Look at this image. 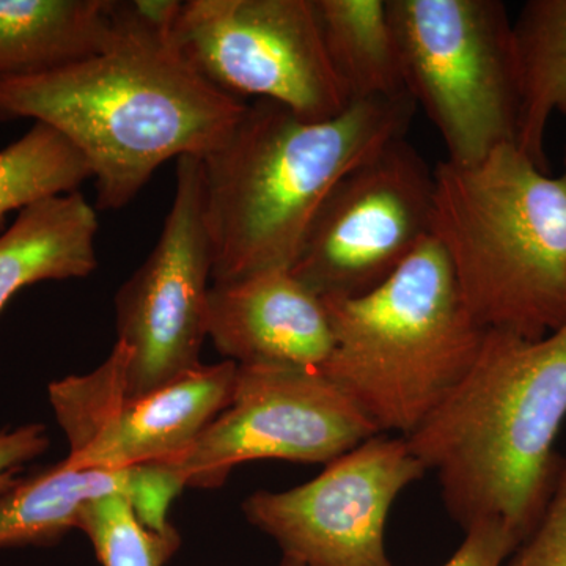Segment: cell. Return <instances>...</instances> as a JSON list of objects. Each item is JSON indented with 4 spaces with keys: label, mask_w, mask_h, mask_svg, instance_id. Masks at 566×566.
<instances>
[{
    "label": "cell",
    "mask_w": 566,
    "mask_h": 566,
    "mask_svg": "<svg viewBox=\"0 0 566 566\" xmlns=\"http://www.w3.org/2000/svg\"><path fill=\"white\" fill-rule=\"evenodd\" d=\"M118 40L98 54L32 76L0 81V122L29 118L81 151L96 208L122 210L170 159L203 158L245 109L114 0Z\"/></svg>",
    "instance_id": "cell-1"
},
{
    "label": "cell",
    "mask_w": 566,
    "mask_h": 566,
    "mask_svg": "<svg viewBox=\"0 0 566 566\" xmlns=\"http://www.w3.org/2000/svg\"><path fill=\"white\" fill-rule=\"evenodd\" d=\"M566 417V323L545 337L486 331L463 381L409 438L464 531L504 527L523 545L553 494Z\"/></svg>",
    "instance_id": "cell-2"
},
{
    "label": "cell",
    "mask_w": 566,
    "mask_h": 566,
    "mask_svg": "<svg viewBox=\"0 0 566 566\" xmlns=\"http://www.w3.org/2000/svg\"><path fill=\"white\" fill-rule=\"evenodd\" d=\"M411 96L354 102L307 120L255 99L218 147L200 158L211 283L292 270L308 227L335 185L408 133Z\"/></svg>",
    "instance_id": "cell-3"
},
{
    "label": "cell",
    "mask_w": 566,
    "mask_h": 566,
    "mask_svg": "<svg viewBox=\"0 0 566 566\" xmlns=\"http://www.w3.org/2000/svg\"><path fill=\"white\" fill-rule=\"evenodd\" d=\"M430 237L483 329L536 340L566 323V155L557 177L516 144L439 163Z\"/></svg>",
    "instance_id": "cell-4"
},
{
    "label": "cell",
    "mask_w": 566,
    "mask_h": 566,
    "mask_svg": "<svg viewBox=\"0 0 566 566\" xmlns=\"http://www.w3.org/2000/svg\"><path fill=\"white\" fill-rule=\"evenodd\" d=\"M323 301L334 345L319 370L381 434L409 438L419 430L463 381L485 340L431 237L378 289Z\"/></svg>",
    "instance_id": "cell-5"
},
{
    "label": "cell",
    "mask_w": 566,
    "mask_h": 566,
    "mask_svg": "<svg viewBox=\"0 0 566 566\" xmlns=\"http://www.w3.org/2000/svg\"><path fill=\"white\" fill-rule=\"evenodd\" d=\"M406 92L446 144L475 164L516 144L520 80L513 21L499 0H387Z\"/></svg>",
    "instance_id": "cell-6"
},
{
    "label": "cell",
    "mask_w": 566,
    "mask_h": 566,
    "mask_svg": "<svg viewBox=\"0 0 566 566\" xmlns=\"http://www.w3.org/2000/svg\"><path fill=\"white\" fill-rule=\"evenodd\" d=\"M211 274L202 161L182 156L158 241L115 296L117 344L106 364L122 394H150L202 365Z\"/></svg>",
    "instance_id": "cell-7"
},
{
    "label": "cell",
    "mask_w": 566,
    "mask_h": 566,
    "mask_svg": "<svg viewBox=\"0 0 566 566\" xmlns=\"http://www.w3.org/2000/svg\"><path fill=\"white\" fill-rule=\"evenodd\" d=\"M174 46L216 88L307 120L352 104L324 46L315 0H186Z\"/></svg>",
    "instance_id": "cell-8"
},
{
    "label": "cell",
    "mask_w": 566,
    "mask_h": 566,
    "mask_svg": "<svg viewBox=\"0 0 566 566\" xmlns=\"http://www.w3.org/2000/svg\"><path fill=\"white\" fill-rule=\"evenodd\" d=\"M434 169L406 137L345 175L292 266L322 300H353L392 277L431 234Z\"/></svg>",
    "instance_id": "cell-9"
},
{
    "label": "cell",
    "mask_w": 566,
    "mask_h": 566,
    "mask_svg": "<svg viewBox=\"0 0 566 566\" xmlns=\"http://www.w3.org/2000/svg\"><path fill=\"white\" fill-rule=\"evenodd\" d=\"M378 434L319 368L238 365L227 408L189 449L158 465L182 486L218 488L248 461L327 464Z\"/></svg>",
    "instance_id": "cell-10"
},
{
    "label": "cell",
    "mask_w": 566,
    "mask_h": 566,
    "mask_svg": "<svg viewBox=\"0 0 566 566\" xmlns=\"http://www.w3.org/2000/svg\"><path fill=\"white\" fill-rule=\"evenodd\" d=\"M427 472L405 438L378 434L289 491H256L244 515L305 566H392L385 527L398 494Z\"/></svg>",
    "instance_id": "cell-11"
},
{
    "label": "cell",
    "mask_w": 566,
    "mask_h": 566,
    "mask_svg": "<svg viewBox=\"0 0 566 566\" xmlns=\"http://www.w3.org/2000/svg\"><path fill=\"white\" fill-rule=\"evenodd\" d=\"M238 365H200L177 381L144 395H125L106 360L87 375L48 387L70 453V469L123 471L158 464L191 447L232 398Z\"/></svg>",
    "instance_id": "cell-12"
},
{
    "label": "cell",
    "mask_w": 566,
    "mask_h": 566,
    "mask_svg": "<svg viewBox=\"0 0 566 566\" xmlns=\"http://www.w3.org/2000/svg\"><path fill=\"white\" fill-rule=\"evenodd\" d=\"M208 337L237 365L319 368L334 345L324 301L290 270L211 283Z\"/></svg>",
    "instance_id": "cell-13"
},
{
    "label": "cell",
    "mask_w": 566,
    "mask_h": 566,
    "mask_svg": "<svg viewBox=\"0 0 566 566\" xmlns=\"http://www.w3.org/2000/svg\"><path fill=\"white\" fill-rule=\"evenodd\" d=\"M182 485L167 469L148 464L123 471L66 468L57 463L20 479L0 494V549L48 546L80 526L85 506L103 495H129L151 528L169 526L167 510Z\"/></svg>",
    "instance_id": "cell-14"
},
{
    "label": "cell",
    "mask_w": 566,
    "mask_h": 566,
    "mask_svg": "<svg viewBox=\"0 0 566 566\" xmlns=\"http://www.w3.org/2000/svg\"><path fill=\"white\" fill-rule=\"evenodd\" d=\"M98 230L96 210L80 191L20 211L0 234V311L25 286L91 275L98 266Z\"/></svg>",
    "instance_id": "cell-15"
},
{
    "label": "cell",
    "mask_w": 566,
    "mask_h": 566,
    "mask_svg": "<svg viewBox=\"0 0 566 566\" xmlns=\"http://www.w3.org/2000/svg\"><path fill=\"white\" fill-rule=\"evenodd\" d=\"M117 40L114 0H0V81L69 65Z\"/></svg>",
    "instance_id": "cell-16"
},
{
    "label": "cell",
    "mask_w": 566,
    "mask_h": 566,
    "mask_svg": "<svg viewBox=\"0 0 566 566\" xmlns=\"http://www.w3.org/2000/svg\"><path fill=\"white\" fill-rule=\"evenodd\" d=\"M513 41L520 80L516 147L547 172L545 137L551 115L566 118V0H528Z\"/></svg>",
    "instance_id": "cell-17"
},
{
    "label": "cell",
    "mask_w": 566,
    "mask_h": 566,
    "mask_svg": "<svg viewBox=\"0 0 566 566\" xmlns=\"http://www.w3.org/2000/svg\"><path fill=\"white\" fill-rule=\"evenodd\" d=\"M315 7L349 102L408 95L387 0H315Z\"/></svg>",
    "instance_id": "cell-18"
},
{
    "label": "cell",
    "mask_w": 566,
    "mask_h": 566,
    "mask_svg": "<svg viewBox=\"0 0 566 566\" xmlns=\"http://www.w3.org/2000/svg\"><path fill=\"white\" fill-rule=\"evenodd\" d=\"M92 172L81 151L44 123L0 150V229L11 211L59 193L76 192Z\"/></svg>",
    "instance_id": "cell-19"
},
{
    "label": "cell",
    "mask_w": 566,
    "mask_h": 566,
    "mask_svg": "<svg viewBox=\"0 0 566 566\" xmlns=\"http://www.w3.org/2000/svg\"><path fill=\"white\" fill-rule=\"evenodd\" d=\"M77 528L88 536L103 566H166L181 543L172 526L148 527L133 499L122 493L92 501Z\"/></svg>",
    "instance_id": "cell-20"
},
{
    "label": "cell",
    "mask_w": 566,
    "mask_h": 566,
    "mask_svg": "<svg viewBox=\"0 0 566 566\" xmlns=\"http://www.w3.org/2000/svg\"><path fill=\"white\" fill-rule=\"evenodd\" d=\"M505 566H566V455L538 524Z\"/></svg>",
    "instance_id": "cell-21"
},
{
    "label": "cell",
    "mask_w": 566,
    "mask_h": 566,
    "mask_svg": "<svg viewBox=\"0 0 566 566\" xmlns=\"http://www.w3.org/2000/svg\"><path fill=\"white\" fill-rule=\"evenodd\" d=\"M50 446L43 424L29 423L0 431V494L20 480L21 469L43 455Z\"/></svg>",
    "instance_id": "cell-22"
},
{
    "label": "cell",
    "mask_w": 566,
    "mask_h": 566,
    "mask_svg": "<svg viewBox=\"0 0 566 566\" xmlns=\"http://www.w3.org/2000/svg\"><path fill=\"white\" fill-rule=\"evenodd\" d=\"M464 532V542L444 566H504L517 549L515 539L499 524H476Z\"/></svg>",
    "instance_id": "cell-23"
},
{
    "label": "cell",
    "mask_w": 566,
    "mask_h": 566,
    "mask_svg": "<svg viewBox=\"0 0 566 566\" xmlns=\"http://www.w3.org/2000/svg\"><path fill=\"white\" fill-rule=\"evenodd\" d=\"M277 566H305L304 564H301V562L294 560L292 557L283 556L281 564Z\"/></svg>",
    "instance_id": "cell-24"
}]
</instances>
